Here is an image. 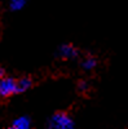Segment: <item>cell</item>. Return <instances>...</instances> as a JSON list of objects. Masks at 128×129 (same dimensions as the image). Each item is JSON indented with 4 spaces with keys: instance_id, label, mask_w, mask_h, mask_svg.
<instances>
[{
    "instance_id": "obj_4",
    "label": "cell",
    "mask_w": 128,
    "mask_h": 129,
    "mask_svg": "<svg viewBox=\"0 0 128 129\" xmlns=\"http://www.w3.org/2000/svg\"><path fill=\"white\" fill-rule=\"evenodd\" d=\"M33 85V80L27 76H23V78H19L17 80V93H23L26 90H29Z\"/></svg>"
},
{
    "instance_id": "obj_10",
    "label": "cell",
    "mask_w": 128,
    "mask_h": 129,
    "mask_svg": "<svg viewBox=\"0 0 128 129\" xmlns=\"http://www.w3.org/2000/svg\"><path fill=\"white\" fill-rule=\"evenodd\" d=\"M8 129H17V128H16V126H14V125H12V126H9V128H8Z\"/></svg>"
},
{
    "instance_id": "obj_8",
    "label": "cell",
    "mask_w": 128,
    "mask_h": 129,
    "mask_svg": "<svg viewBox=\"0 0 128 129\" xmlns=\"http://www.w3.org/2000/svg\"><path fill=\"white\" fill-rule=\"evenodd\" d=\"M4 74H5L4 69H3L2 66H0V79H2V78H4Z\"/></svg>"
},
{
    "instance_id": "obj_6",
    "label": "cell",
    "mask_w": 128,
    "mask_h": 129,
    "mask_svg": "<svg viewBox=\"0 0 128 129\" xmlns=\"http://www.w3.org/2000/svg\"><path fill=\"white\" fill-rule=\"evenodd\" d=\"M96 64H97V61L96 58H93L92 56H88L85 57L83 61H82V67L85 70V71H91L96 67Z\"/></svg>"
},
{
    "instance_id": "obj_7",
    "label": "cell",
    "mask_w": 128,
    "mask_h": 129,
    "mask_svg": "<svg viewBox=\"0 0 128 129\" xmlns=\"http://www.w3.org/2000/svg\"><path fill=\"white\" fill-rule=\"evenodd\" d=\"M26 2L27 0H9V8L13 12H17V10H21L26 5Z\"/></svg>"
},
{
    "instance_id": "obj_3",
    "label": "cell",
    "mask_w": 128,
    "mask_h": 129,
    "mask_svg": "<svg viewBox=\"0 0 128 129\" xmlns=\"http://www.w3.org/2000/svg\"><path fill=\"white\" fill-rule=\"evenodd\" d=\"M58 54L63 59H72V58H75L78 56V50L71 44H63L58 49Z\"/></svg>"
},
{
    "instance_id": "obj_1",
    "label": "cell",
    "mask_w": 128,
    "mask_h": 129,
    "mask_svg": "<svg viewBox=\"0 0 128 129\" xmlns=\"http://www.w3.org/2000/svg\"><path fill=\"white\" fill-rule=\"evenodd\" d=\"M48 126L49 129H74V121L67 114L56 112L49 119Z\"/></svg>"
},
{
    "instance_id": "obj_9",
    "label": "cell",
    "mask_w": 128,
    "mask_h": 129,
    "mask_svg": "<svg viewBox=\"0 0 128 129\" xmlns=\"http://www.w3.org/2000/svg\"><path fill=\"white\" fill-rule=\"evenodd\" d=\"M87 87H85V83H80V89H85Z\"/></svg>"
},
{
    "instance_id": "obj_2",
    "label": "cell",
    "mask_w": 128,
    "mask_h": 129,
    "mask_svg": "<svg viewBox=\"0 0 128 129\" xmlns=\"http://www.w3.org/2000/svg\"><path fill=\"white\" fill-rule=\"evenodd\" d=\"M17 93V80L13 78H2L0 79V97L8 98Z\"/></svg>"
},
{
    "instance_id": "obj_5",
    "label": "cell",
    "mask_w": 128,
    "mask_h": 129,
    "mask_svg": "<svg viewBox=\"0 0 128 129\" xmlns=\"http://www.w3.org/2000/svg\"><path fill=\"white\" fill-rule=\"evenodd\" d=\"M13 125L17 128V129H31V125H30V119L27 116H19L13 121Z\"/></svg>"
}]
</instances>
